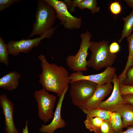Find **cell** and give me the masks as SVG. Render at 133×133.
Listing matches in <instances>:
<instances>
[{
  "label": "cell",
  "mask_w": 133,
  "mask_h": 133,
  "mask_svg": "<svg viewBox=\"0 0 133 133\" xmlns=\"http://www.w3.org/2000/svg\"><path fill=\"white\" fill-rule=\"evenodd\" d=\"M42 69L39 76V82L48 92L55 93L60 98L70 83L69 73L65 67L54 63H50L41 54L38 56Z\"/></svg>",
  "instance_id": "obj_1"
},
{
  "label": "cell",
  "mask_w": 133,
  "mask_h": 133,
  "mask_svg": "<svg viewBox=\"0 0 133 133\" xmlns=\"http://www.w3.org/2000/svg\"><path fill=\"white\" fill-rule=\"evenodd\" d=\"M109 44V42L107 40L91 41L89 49L91 54L87 61V67L98 70L103 68L111 66L117 56L110 52Z\"/></svg>",
  "instance_id": "obj_2"
},
{
  "label": "cell",
  "mask_w": 133,
  "mask_h": 133,
  "mask_svg": "<svg viewBox=\"0 0 133 133\" xmlns=\"http://www.w3.org/2000/svg\"><path fill=\"white\" fill-rule=\"evenodd\" d=\"M37 4L35 20L32 26V31L27 39L35 35L41 36L52 29L56 18L55 10L44 0H37Z\"/></svg>",
  "instance_id": "obj_3"
},
{
  "label": "cell",
  "mask_w": 133,
  "mask_h": 133,
  "mask_svg": "<svg viewBox=\"0 0 133 133\" xmlns=\"http://www.w3.org/2000/svg\"><path fill=\"white\" fill-rule=\"evenodd\" d=\"M92 36L91 33L88 31L80 34L81 42L78 51L75 55L68 56L66 59V65L70 69L75 72L87 70L86 59Z\"/></svg>",
  "instance_id": "obj_4"
},
{
  "label": "cell",
  "mask_w": 133,
  "mask_h": 133,
  "mask_svg": "<svg viewBox=\"0 0 133 133\" xmlns=\"http://www.w3.org/2000/svg\"><path fill=\"white\" fill-rule=\"evenodd\" d=\"M69 84V95L72 103L78 107L92 97L98 85L94 82L85 80L70 82Z\"/></svg>",
  "instance_id": "obj_5"
},
{
  "label": "cell",
  "mask_w": 133,
  "mask_h": 133,
  "mask_svg": "<svg viewBox=\"0 0 133 133\" xmlns=\"http://www.w3.org/2000/svg\"><path fill=\"white\" fill-rule=\"evenodd\" d=\"M34 97L37 104L39 118L44 123H47L53 118V109L57 100L56 97L43 88L35 91Z\"/></svg>",
  "instance_id": "obj_6"
},
{
  "label": "cell",
  "mask_w": 133,
  "mask_h": 133,
  "mask_svg": "<svg viewBox=\"0 0 133 133\" xmlns=\"http://www.w3.org/2000/svg\"><path fill=\"white\" fill-rule=\"evenodd\" d=\"M55 10L56 18L60 21L61 24L66 29L72 30L80 29L81 27L82 17L73 16L69 11L63 1L59 0H44Z\"/></svg>",
  "instance_id": "obj_7"
},
{
  "label": "cell",
  "mask_w": 133,
  "mask_h": 133,
  "mask_svg": "<svg viewBox=\"0 0 133 133\" xmlns=\"http://www.w3.org/2000/svg\"><path fill=\"white\" fill-rule=\"evenodd\" d=\"M61 24L60 23L43 35L38 37L31 39H23L17 41L10 40L7 44L10 54L16 57L21 52L28 53L33 48L38 46L42 40L51 37L56 28Z\"/></svg>",
  "instance_id": "obj_8"
},
{
  "label": "cell",
  "mask_w": 133,
  "mask_h": 133,
  "mask_svg": "<svg viewBox=\"0 0 133 133\" xmlns=\"http://www.w3.org/2000/svg\"><path fill=\"white\" fill-rule=\"evenodd\" d=\"M114 86L111 96L106 100L102 101L99 108L112 112H117L127 102L123 98L119 88V81L115 73L112 81Z\"/></svg>",
  "instance_id": "obj_9"
},
{
  "label": "cell",
  "mask_w": 133,
  "mask_h": 133,
  "mask_svg": "<svg viewBox=\"0 0 133 133\" xmlns=\"http://www.w3.org/2000/svg\"><path fill=\"white\" fill-rule=\"evenodd\" d=\"M116 71L115 67L109 66L106 68L102 72L95 74L85 75L82 71L75 72L70 74L69 78L70 82L85 80L94 82L98 85H101L107 83H111Z\"/></svg>",
  "instance_id": "obj_10"
},
{
  "label": "cell",
  "mask_w": 133,
  "mask_h": 133,
  "mask_svg": "<svg viewBox=\"0 0 133 133\" xmlns=\"http://www.w3.org/2000/svg\"><path fill=\"white\" fill-rule=\"evenodd\" d=\"M0 105L4 116L6 133H19L14 121V104L5 94L0 95Z\"/></svg>",
  "instance_id": "obj_11"
},
{
  "label": "cell",
  "mask_w": 133,
  "mask_h": 133,
  "mask_svg": "<svg viewBox=\"0 0 133 133\" xmlns=\"http://www.w3.org/2000/svg\"><path fill=\"white\" fill-rule=\"evenodd\" d=\"M113 87L111 83L98 85L92 97L78 108L83 111L99 108L102 100L110 94Z\"/></svg>",
  "instance_id": "obj_12"
},
{
  "label": "cell",
  "mask_w": 133,
  "mask_h": 133,
  "mask_svg": "<svg viewBox=\"0 0 133 133\" xmlns=\"http://www.w3.org/2000/svg\"><path fill=\"white\" fill-rule=\"evenodd\" d=\"M68 89L65 90L61 97L59 98L52 121L48 125L43 124L39 129L40 132L53 133L57 129L64 128L66 126V123L61 117V111L63 100Z\"/></svg>",
  "instance_id": "obj_13"
},
{
  "label": "cell",
  "mask_w": 133,
  "mask_h": 133,
  "mask_svg": "<svg viewBox=\"0 0 133 133\" xmlns=\"http://www.w3.org/2000/svg\"><path fill=\"white\" fill-rule=\"evenodd\" d=\"M21 74L17 71L10 72L0 78V87L4 90L12 91L18 86Z\"/></svg>",
  "instance_id": "obj_14"
},
{
  "label": "cell",
  "mask_w": 133,
  "mask_h": 133,
  "mask_svg": "<svg viewBox=\"0 0 133 133\" xmlns=\"http://www.w3.org/2000/svg\"><path fill=\"white\" fill-rule=\"evenodd\" d=\"M117 113L121 117L123 128L133 124V105L127 103Z\"/></svg>",
  "instance_id": "obj_15"
},
{
  "label": "cell",
  "mask_w": 133,
  "mask_h": 133,
  "mask_svg": "<svg viewBox=\"0 0 133 133\" xmlns=\"http://www.w3.org/2000/svg\"><path fill=\"white\" fill-rule=\"evenodd\" d=\"M123 19L124 22L123 29L122 31L121 38L118 40L119 43L121 42L123 39L131 35L133 29V10L130 14Z\"/></svg>",
  "instance_id": "obj_16"
},
{
  "label": "cell",
  "mask_w": 133,
  "mask_h": 133,
  "mask_svg": "<svg viewBox=\"0 0 133 133\" xmlns=\"http://www.w3.org/2000/svg\"><path fill=\"white\" fill-rule=\"evenodd\" d=\"M104 121L99 118L86 116L84 122L86 128L89 131L95 133L100 129Z\"/></svg>",
  "instance_id": "obj_17"
},
{
  "label": "cell",
  "mask_w": 133,
  "mask_h": 133,
  "mask_svg": "<svg viewBox=\"0 0 133 133\" xmlns=\"http://www.w3.org/2000/svg\"><path fill=\"white\" fill-rule=\"evenodd\" d=\"M83 112L86 116L92 117L99 118L104 120H109L110 116L112 112L99 107Z\"/></svg>",
  "instance_id": "obj_18"
},
{
  "label": "cell",
  "mask_w": 133,
  "mask_h": 133,
  "mask_svg": "<svg viewBox=\"0 0 133 133\" xmlns=\"http://www.w3.org/2000/svg\"><path fill=\"white\" fill-rule=\"evenodd\" d=\"M109 121L115 133H118L123 131L122 118L118 113L112 112L110 116Z\"/></svg>",
  "instance_id": "obj_19"
},
{
  "label": "cell",
  "mask_w": 133,
  "mask_h": 133,
  "mask_svg": "<svg viewBox=\"0 0 133 133\" xmlns=\"http://www.w3.org/2000/svg\"><path fill=\"white\" fill-rule=\"evenodd\" d=\"M97 4L96 0H83L78 4L77 7L81 10L88 9L94 14L100 11V8L97 6Z\"/></svg>",
  "instance_id": "obj_20"
},
{
  "label": "cell",
  "mask_w": 133,
  "mask_h": 133,
  "mask_svg": "<svg viewBox=\"0 0 133 133\" xmlns=\"http://www.w3.org/2000/svg\"><path fill=\"white\" fill-rule=\"evenodd\" d=\"M10 54L7 44L0 36V62L7 66L9 64L8 55Z\"/></svg>",
  "instance_id": "obj_21"
},
{
  "label": "cell",
  "mask_w": 133,
  "mask_h": 133,
  "mask_svg": "<svg viewBox=\"0 0 133 133\" xmlns=\"http://www.w3.org/2000/svg\"><path fill=\"white\" fill-rule=\"evenodd\" d=\"M121 83L126 85H133V66L130 67L127 70L125 78Z\"/></svg>",
  "instance_id": "obj_22"
},
{
  "label": "cell",
  "mask_w": 133,
  "mask_h": 133,
  "mask_svg": "<svg viewBox=\"0 0 133 133\" xmlns=\"http://www.w3.org/2000/svg\"><path fill=\"white\" fill-rule=\"evenodd\" d=\"M95 133H115L109 120H104L100 129Z\"/></svg>",
  "instance_id": "obj_23"
},
{
  "label": "cell",
  "mask_w": 133,
  "mask_h": 133,
  "mask_svg": "<svg viewBox=\"0 0 133 133\" xmlns=\"http://www.w3.org/2000/svg\"><path fill=\"white\" fill-rule=\"evenodd\" d=\"M83 0H64L63 2L65 4L67 9L70 13L75 11V8L78 4Z\"/></svg>",
  "instance_id": "obj_24"
},
{
  "label": "cell",
  "mask_w": 133,
  "mask_h": 133,
  "mask_svg": "<svg viewBox=\"0 0 133 133\" xmlns=\"http://www.w3.org/2000/svg\"><path fill=\"white\" fill-rule=\"evenodd\" d=\"M109 8L111 13L114 15L119 14L122 10L121 6L118 1H116L111 3L110 5Z\"/></svg>",
  "instance_id": "obj_25"
},
{
  "label": "cell",
  "mask_w": 133,
  "mask_h": 133,
  "mask_svg": "<svg viewBox=\"0 0 133 133\" xmlns=\"http://www.w3.org/2000/svg\"><path fill=\"white\" fill-rule=\"evenodd\" d=\"M119 86L122 96L130 94H133V85H126L119 83Z\"/></svg>",
  "instance_id": "obj_26"
},
{
  "label": "cell",
  "mask_w": 133,
  "mask_h": 133,
  "mask_svg": "<svg viewBox=\"0 0 133 133\" xmlns=\"http://www.w3.org/2000/svg\"><path fill=\"white\" fill-rule=\"evenodd\" d=\"M21 1V0H0V11L9 8L12 4Z\"/></svg>",
  "instance_id": "obj_27"
},
{
  "label": "cell",
  "mask_w": 133,
  "mask_h": 133,
  "mask_svg": "<svg viewBox=\"0 0 133 133\" xmlns=\"http://www.w3.org/2000/svg\"><path fill=\"white\" fill-rule=\"evenodd\" d=\"M109 49L111 53L115 54L120 50V47L117 42H114L112 43L109 46Z\"/></svg>",
  "instance_id": "obj_28"
},
{
  "label": "cell",
  "mask_w": 133,
  "mask_h": 133,
  "mask_svg": "<svg viewBox=\"0 0 133 133\" xmlns=\"http://www.w3.org/2000/svg\"><path fill=\"white\" fill-rule=\"evenodd\" d=\"M128 51L133 52V29L132 33L127 37Z\"/></svg>",
  "instance_id": "obj_29"
},
{
  "label": "cell",
  "mask_w": 133,
  "mask_h": 133,
  "mask_svg": "<svg viewBox=\"0 0 133 133\" xmlns=\"http://www.w3.org/2000/svg\"><path fill=\"white\" fill-rule=\"evenodd\" d=\"M122 97L127 103L133 105V94L125 95L122 96Z\"/></svg>",
  "instance_id": "obj_30"
},
{
  "label": "cell",
  "mask_w": 133,
  "mask_h": 133,
  "mask_svg": "<svg viewBox=\"0 0 133 133\" xmlns=\"http://www.w3.org/2000/svg\"><path fill=\"white\" fill-rule=\"evenodd\" d=\"M127 128V129L126 131L118 133H133V126H129Z\"/></svg>",
  "instance_id": "obj_31"
},
{
  "label": "cell",
  "mask_w": 133,
  "mask_h": 133,
  "mask_svg": "<svg viewBox=\"0 0 133 133\" xmlns=\"http://www.w3.org/2000/svg\"><path fill=\"white\" fill-rule=\"evenodd\" d=\"M28 121L26 120L25 121V125L24 128L22 127V133H29L28 128Z\"/></svg>",
  "instance_id": "obj_32"
},
{
  "label": "cell",
  "mask_w": 133,
  "mask_h": 133,
  "mask_svg": "<svg viewBox=\"0 0 133 133\" xmlns=\"http://www.w3.org/2000/svg\"><path fill=\"white\" fill-rule=\"evenodd\" d=\"M124 1L130 8L133 10V0H124Z\"/></svg>",
  "instance_id": "obj_33"
},
{
  "label": "cell",
  "mask_w": 133,
  "mask_h": 133,
  "mask_svg": "<svg viewBox=\"0 0 133 133\" xmlns=\"http://www.w3.org/2000/svg\"><path fill=\"white\" fill-rule=\"evenodd\" d=\"M130 126H133V124L132 125H131Z\"/></svg>",
  "instance_id": "obj_34"
},
{
  "label": "cell",
  "mask_w": 133,
  "mask_h": 133,
  "mask_svg": "<svg viewBox=\"0 0 133 133\" xmlns=\"http://www.w3.org/2000/svg\"></svg>",
  "instance_id": "obj_35"
}]
</instances>
